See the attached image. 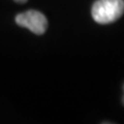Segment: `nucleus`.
<instances>
[{
    "label": "nucleus",
    "instance_id": "4",
    "mask_svg": "<svg viewBox=\"0 0 124 124\" xmlns=\"http://www.w3.org/2000/svg\"><path fill=\"white\" fill-rule=\"evenodd\" d=\"M122 102H123V104H124V95H123V98H122Z\"/></svg>",
    "mask_w": 124,
    "mask_h": 124
},
{
    "label": "nucleus",
    "instance_id": "5",
    "mask_svg": "<svg viewBox=\"0 0 124 124\" xmlns=\"http://www.w3.org/2000/svg\"><path fill=\"white\" fill-rule=\"evenodd\" d=\"M123 90H124V86H123Z\"/></svg>",
    "mask_w": 124,
    "mask_h": 124
},
{
    "label": "nucleus",
    "instance_id": "1",
    "mask_svg": "<svg viewBox=\"0 0 124 124\" xmlns=\"http://www.w3.org/2000/svg\"><path fill=\"white\" fill-rule=\"evenodd\" d=\"M124 13V0H97L92 6L91 14L98 24H110Z\"/></svg>",
    "mask_w": 124,
    "mask_h": 124
},
{
    "label": "nucleus",
    "instance_id": "2",
    "mask_svg": "<svg viewBox=\"0 0 124 124\" xmlns=\"http://www.w3.org/2000/svg\"><path fill=\"white\" fill-rule=\"evenodd\" d=\"M16 23L19 26L29 29L37 35L44 34L48 28L46 18L37 10H27L25 13L19 14L16 17Z\"/></svg>",
    "mask_w": 124,
    "mask_h": 124
},
{
    "label": "nucleus",
    "instance_id": "3",
    "mask_svg": "<svg viewBox=\"0 0 124 124\" xmlns=\"http://www.w3.org/2000/svg\"><path fill=\"white\" fill-rule=\"evenodd\" d=\"M16 2H18V3H25L27 0H15Z\"/></svg>",
    "mask_w": 124,
    "mask_h": 124
}]
</instances>
